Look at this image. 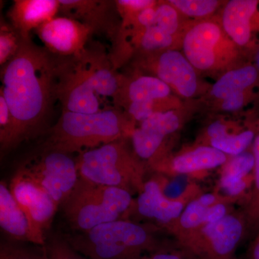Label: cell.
<instances>
[{"mask_svg":"<svg viewBox=\"0 0 259 259\" xmlns=\"http://www.w3.org/2000/svg\"><path fill=\"white\" fill-rule=\"evenodd\" d=\"M57 58L23 37L16 54L1 66L0 93L9 106L13 124L3 151H9L37 134L47 122L56 99Z\"/></svg>","mask_w":259,"mask_h":259,"instance_id":"obj_1","label":"cell"},{"mask_svg":"<svg viewBox=\"0 0 259 259\" xmlns=\"http://www.w3.org/2000/svg\"><path fill=\"white\" fill-rule=\"evenodd\" d=\"M56 58V99L62 111L96 113L106 110L102 107L103 99L113 102L122 75L114 68L103 46L88 44L78 55Z\"/></svg>","mask_w":259,"mask_h":259,"instance_id":"obj_2","label":"cell"},{"mask_svg":"<svg viewBox=\"0 0 259 259\" xmlns=\"http://www.w3.org/2000/svg\"><path fill=\"white\" fill-rule=\"evenodd\" d=\"M136 124L115 107L92 114L62 111L55 125L48 130L40 150L81 153L130 139Z\"/></svg>","mask_w":259,"mask_h":259,"instance_id":"obj_3","label":"cell"},{"mask_svg":"<svg viewBox=\"0 0 259 259\" xmlns=\"http://www.w3.org/2000/svg\"><path fill=\"white\" fill-rule=\"evenodd\" d=\"M161 230L153 223L120 219L64 238L88 259H136L170 245L160 238Z\"/></svg>","mask_w":259,"mask_h":259,"instance_id":"obj_4","label":"cell"},{"mask_svg":"<svg viewBox=\"0 0 259 259\" xmlns=\"http://www.w3.org/2000/svg\"><path fill=\"white\" fill-rule=\"evenodd\" d=\"M180 49L199 74L217 78L252 62L228 36L218 15L190 21L182 36Z\"/></svg>","mask_w":259,"mask_h":259,"instance_id":"obj_5","label":"cell"},{"mask_svg":"<svg viewBox=\"0 0 259 259\" xmlns=\"http://www.w3.org/2000/svg\"><path fill=\"white\" fill-rule=\"evenodd\" d=\"M134 199L128 191L97 185L79 177L61 204L70 226L80 233L130 214Z\"/></svg>","mask_w":259,"mask_h":259,"instance_id":"obj_6","label":"cell"},{"mask_svg":"<svg viewBox=\"0 0 259 259\" xmlns=\"http://www.w3.org/2000/svg\"><path fill=\"white\" fill-rule=\"evenodd\" d=\"M126 140L114 141L79 153L76 164L79 177L97 185L117 187L131 194L144 190L146 166Z\"/></svg>","mask_w":259,"mask_h":259,"instance_id":"obj_7","label":"cell"},{"mask_svg":"<svg viewBox=\"0 0 259 259\" xmlns=\"http://www.w3.org/2000/svg\"><path fill=\"white\" fill-rule=\"evenodd\" d=\"M248 234L243 211H233L218 222L204 225L176 241L196 259H236L242 240Z\"/></svg>","mask_w":259,"mask_h":259,"instance_id":"obj_8","label":"cell"},{"mask_svg":"<svg viewBox=\"0 0 259 259\" xmlns=\"http://www.w3.org/2000/svg\"><path fill=\"white\" fill-rule=\"evenodd\" d=\"M17 171L42 187L59 207L79 179L76 160L68 153L56 151L40 150L23 161Z\"/></svg>","mask_w":259,"mask_h":259,"instance_id":"obj_9","label":"cell"},{"mask_svg":"<svg viewBox=\"0 0 259 259\" xmlns=\"http://www.w3.org/2000/svg\"><path fill=\"white\" fill-rule=\"evenodd\" d=\"M133 58L135 71L156 76L178 96L190 99L199 93V74L182 51L170 49Z\"/></svg>","mask_w":259,"mask_h":259,"instance_id":"obj_10","label":"cell"},{"mask_svg":"<svg viewBox=\"0 0 259 259\" xmlns=\"http://www.w3.org/2000/svg\"><path fill=\"white\" fill-rule=\"evenodd\" d=\"M183 124L178 110L157 112L136 124L131 139L136 156L147 161L148 166L161 160L168 153L165 149L166 141Z\"/></svg>","mask_w":259,"mask_h":259,"instance_id":"obj_11","label":"cell"},{"mask_svg":"<svg viewBox=\"0 0 259 259\" xmlns=\"http://www.w3.org/2000/svg\"><path fill=\"white\" fill-rule=\"evenodd\" d=\"M225 31L248 59L259 54V0H230L218 13Z\"/></svg>","mask_w":259,"mask_h":259,"instance_id":"obj_12","label":"cell"},{"mask_svg":"<svg viewBox=\"0 0 259 259\" xmlns=\"http://www.w3.org/2000/svg\"><path fill=\"white\" fill-rule=\"evenodd\" d=\"M13 197L25 214L32 230L42 244H47L46 231L50 228L59 206L33 181L17 171L9 187Z\"/></svg>","mask_w":259,"mask_h":259,"instance_id":"obj_13","label":"cell"},{"mask_svg":"<svg viewBox=\"0 0 259 259\" xmlns=\"http://www.w3.org/2000/svg\"><path fill=\"white\" fill-rule=\"evenodd\" d=\"M45 49L53 55L69 57L82 52L94 33L88 25L61 16L53 18L35 30Z\"/></svg>","mask_w":259,"mask_h":259,"instance_id":"obj_14","label":"cell"},{"mask_svg":"<svg viewBox=\"0 0 259 259\" xmlns=\"http://www.w3.org/2000/svg\"><path fill=\"white\" fill-rule=\"evenodd\" d=\"M190 202L187 199H172L166 197L159 179H151L145 182L144 190L134 200L130 213H138L165 231L178 219Z\"/></svg>","mask_w":259,"mask_h":259,"instance_id":"obj_15","label":"cell"},{"mask_svg":"<svg viewBox=\"0 0 259 259\" xmlns=\"http://www.w3.org/2000/svg\"><path fill=\"white\" fill-rule=\"evenodd\" d=\"M229 157L212 146L196 145L176 155H167L150 168L169 177L190 175L222 167Z\"/></svg>","mask_w":259,"mask_h":259,"instance_id":"obj_16","label":"cell"},{"mask_svg":"<svg viewBox=\"0 0 259 259\" xmlns=\"http://www.w3.org/2000/svg\"><path fill=\"white\" fill-rule=\"evenodd\" d=\"M59 13L64 15L63 16L85 24L94 32L106 34L112 41L115 38L120 25L114 20L115 1L59 0Z\"/></svg>","mask_w":259,"mask_h":259,"instance_id":"obj_17","label":"cell"},{"mask_svg":"<svg viewBox=\"0 0 259 259\" xmlns=\"http://www.w3.org/2000/svg\"><path fill=\"white\" fill-rule=\"evenodd\" d=\"M171 89L161 79L151 75L134 73L132 76L122 74L120 90L113 101L115 108L134 102L164 100L173 96Z\"/></svg>","mask_w":259,"mask_h":259,"instance_id":"obj_18","label":"cell"},{"mask_svg":"<svg viewBox=\"0 0 259 259\" xmlns=\"http://www.w3.org/2000/svg\"><path fill=\"white\" fill-rule=\"evenodd\" d=\"M59 0H15L8 11L10 24L23 37L56 18L59 13Z\"/></svg>","mask_w":259,"mask_h":259,"instance_id":"obj_19","label":"cell"},{"mask_svg":"<svg viewBox=\"0 0 259 259\" xmlns=\"http://www.w3.org/2000/svg\"><path fill=\"white\" fill-rule=\"evenodd\" d=\"M0 226L13 239L12 241L44 245L32 230L26 214L3 181L0 183Z\"/></svg>","mask_w":259,"mask_h":259,"instance_id":"obj_20","label":"cell"},{"mask_svg":"<svg viewBox=\"0 0 259 259\" xmlns=\"http://www.w3.org/2000/svg\"><path fill=\"white\" fill-rule=\"evenodd\" d=\"M259 90V67L252 62L227 71L216 80L210 90L218 103L243 92Z\"/></svg>","mask_w":259,"mask_h":259,"instance_id":"obj_21","label":"cell"},{"mask_svg":"<svg viewBox=\"0 0 259 259\" xmlns=\"http://www.w3.org/2000/svg\"><path fill=\"white\" fill-rule=\"evenodd\" d=\"M258 133L257 123L251 124L238 132L227 135L220 139L212 140L206 145L212 146L228 156H237L251 148Z\"/></svg>","mask_w":259,"mask_h":259,"instance_id":"obj_22","label":"cell"},{"mask_svg":"<svg viewBox=\"0 0 259 259\" xmlns=\"http://www.w3.org/2000/svg\"><path fill=\"white\" fill-rule=\"evenodd\" d=\"M197 197L189 202L178 219L165 229V231L175 237L176 241L203 225L204 214L207 208L199 202Z\"/></svg>","mask_w":259,"mask_h":259,"instance_id":"obj_23","label":"cell"},{"mask_svg":"<svg viewBox=\"0 0 259 259\" xmlns=\"http://www.w3.org/2000/svg\"><path fill=\"white\" fill-rule=\"evenodd\" d=\"M254 164L255 159L252 146L244 153L237 156H230L226 163L221 167L220 190L250 176L253 174Z\"/></svg>","mask_w":259,"mask_h":259,"instance_id":"obj_24","label":"cell"},{"mask_svg":"<svg viewBox=\"0 0 259 259\" xmlns=\"http://www.w3.org/2000/svg\"><path fill=\"white\" fill-rule=\"evenodd\" d=\"M252 151L254 156L253 181L251 191L245 202L244 212L248 228V234L256 236L259 233V133L252 145Z\"/></svg>","mask_w":259,"mask_h":259,"instance_id":"obj_25","label":"cell"},{"mask_svg":"<svg viewBox=\"0 0 259 259\" xmlns=\"http://www.w3.org/2000/svg\"><path fill=\"white\" fill-rule=\"evenodd\" d=\"M184 18L198 21L218 15L226 2L218 0H168Z\"/></svg>","mask_w":259,"mask_h":259,"instance_id":"obj_26","label":"cell"},{"mask_svg":"<svg viewBox=\"0 0 259 259\" xmlns=\"http://www.w3.org/2000/svg\"><path fill=\"white\" fill-rule=\"evenodd\" d=\"M190 22V20L184 18L168 1H158L156 8L155 25L163 31L182 40Z\"/></svg>","mask_w":259,"mask_h":259,"instance_id":"obj_27","label":"cell"},{"mask_svg":"<svg viewBox=\"0 0 259 259\" xmlns=\"http://www.w3.org/2000/svg\"><path fill=\"white\" fill-rule=\"evenodd\" d=\"M0 259H48L47 248L35 245L26 246L15 241H3L0 245Z\"/></svg>","mask_w":259,"mask_h":259,"instance_id":"obj_28","label":"cell"},{"mask_svg":"<svg viewBox=\"0 0 259 259\" xmlns=\"http://www.w3.org/2000/svg\"><path fill=\"white\" fill-rule=\"evenodd\" d=\"M23 37L14 27L5 20H1L0 25V65L4 66L16 54Z\"/></svg>","mask_w":259,"mask_h":259,"instance_id":"obj_29","label":"cell"},{"mask_svg":"<svg viewBox=\"0 0 259 259\" xmlns=\"http://www.w3.org/2000/svg\"><path fill=\"white\" fill-rule=\"evenodd\" d=\"M248 125L242 126L241 124L232 121L217 120L211 122L206 127L205 130L199 137L197 145H206L212 140L224 137L227 135L238 132Z\"/></svg>","mask_w":259,"mask_h":259,"instance_id":"obj_30","label":"cell"},{"mask_svg":"<svg viewBox=\"0 0 259 259\" xmlns=\"http://www.w3.org/2000/svg\"><path fill=\"white\" fill-rule=\"evenodd\" d=\"M155 0H117L115 1L120 25L128 23L143 10L157 5Z\"/></svg>","mask_w":259,"mask_h":259,"instance_id":"obj_31","label":"cell"},{"mask_svg":"<svg viewBox=\"0 0 259 259\" xmlns=\"http://www.w3.org/2000/svg\"><path fill=\"white\" fill-rule=\"evenodd\" d=\"M48 259H88L75 250L65 238L54 236L47 241Z\"/></svg>","mask_w":259,"mask_h":259,"instance_id":"obj_32","label":"cell"},{"mask_svg":"<svg viewBox=\"0 0 259 259\" xmlns=\"http://www.w3.org/2000/svg\"><path fill=\"white\" fill-rule=\"evenodd\" d=\"M259 95V90L243 92L228 97L223 101L219 102L220 109L223 111L236 112L243 110L252 102H254Z\"/></svg>","mask_w":259,"mask_h":259,"instance_id":"obj_33","label":"cell"},{"mask_svg":"<svg viewBox=\"0 0 259 259\" xmlns=\"http://www.w3.org/2000/svg\"><path fill=\"white\" fill-rule=\"evenodd\" d=\"M13 124V117L4 96L0 93V144L1 150L8 142Z\"/></svg>","mask_w":259,"mask_h":259,"instance_id":"obj_34","label":"cell"},{"mask_svg":"<svg viewBox=\"0 0 259 259\" xmlns=\"http://www.w3.org/2000/svg\"><path fill=\"white\" fill-rule=\"evenodd\" d=\"M233 204H234L230 203V202H223V203L214 204L212 207L207 208L205 214H204L202 226L204 225L218 222L229 214L230 213L233 212L234 211L233 207Z\"/></svg>","mask_w":259,"mask_h":259,"instance_id":"obj_35","label":"cell"},{"mask_svg":"<svg viewBox=\"0 0 259 259\" xmlns=\"http://www.w3.org/2000/svg\"><path fill=\"white\" fill-rule=\"evenodd\" d=\"M246 259H259V233L254 237L247 250Z\"/></svg>","mask_w":259,"mask_h":259,"instance_id":"obj_36","label":"cell"},{"mask_svg":"<svg viewBox=\"0 0 259 259\" xmlns=\"http://www.w3.org/2000/svg\"><path fill=\"white\" fill-rule=\"evenodd\" d=\"M136 259H151L150 257L148 255H142V256L139 257V258Z\"/></svg>","mask_w":259,"mask_h":259,"instance_id":"obj_37","label":"cell"},{"mask_svg":"<svg viewBox=\"0 0 259 259\" xmlns=\"http://www.w3.org/2000/svg\"><path fill=\"white\" fill-rule=\"evenodd\" d=\"M257 125H258V129L259 131V120L258 121V122H257Z\"/></svg>","mask_w":259,"mask_h":259,"instance_id":"obj_38","label":"cell"}]
</instances>
